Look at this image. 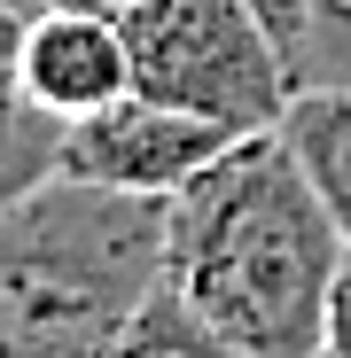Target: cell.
Listing matches in <instances>:
<instances>
[{"label":"cell","mask_w":351,"mask_h":358,"mask_svg":"<svg viewBox=\"0 0 351 358\" xmlns=\"http://www.w3.org/2000/svg\"><path fill=\"white\" fill-rule=\"evenodd\" d=\"M343 250V226L273 125L242 133L172 195L164 288L250 358H320Z\"/></svg>","instance_id":"1"},{"label":"cell","mask_w":351,"mask_h":358,"mask_svg":"<svg viewBox=\"0 0 351 358\" xmlns=\"http://www.w3.org/2000/svg\"><path fill=\"white\" fill-rule=\"evenodd\" d=\"M164 257L172 203L55 171L0 218V358H109Z\"/></svg>","instance_id":"2"},{"label":"cell","mask_w":351,"mask_h":358,"mask_svg":"<svg viewBox=\"0 0 351 358\" xmlns=\"http://www.w3.org/2000/svg\"><path fill=\"white\" fill-rule=\"evenodd\" d=\"M133 86L226 133H273L297 101V63L250 0H133Z\"/></svg>","instance_id":"3"},{"label":"cell","mask_w":351,"mask_h":358,"mask_svg":"<svg viewBox=\"0 0 351 358\" xmlns=\"http://www.w3.org/2000/svg\"><path fill=\"white\" fill-rule=\"evenodd\" d=\"M234 141H242V133H226V125H211V117L172 109V101H156V94L133 86V94H117L109 109L78 117V125L63 133V171L71 179H94V187H125V195L172 203Z\"/></svg>","instance_id":"4"},{"label":"cell","mask_w":351,"mask_h":358,"mask_svg":"<svg viewBox=\"0 0 351 358\" xmlns=\"http://www.w3.org/2000/svg\"><path fill=\"white\" fill-rule=\"evenodd\" d=\"M8 94L39 101L47 117H63V125L109 109L117 94H133L125 16H102V8H39V16L16 31Z\"/></svg>","instance_id":"5"},{"label":"cell","mask_w":351,"mask_h":358,"mask_svg":"<svg viewBox=\"0 0 351 358\" xmlns=\"http://www.w3.org/2000/svg\"><path fill=\"white\" fill-rule=\"evenodd\" d=\"M281 133H289V148H297V164L312 171L328 218L351 242V86H297Z\"/></svg>","instance_id":"6"},{"label":"cell","mask_w":351,"mask_h":358,"mask_svg":"<svg viewBox=\"0 0 351 358\" xmlns=\"http://www.w3.org/2000/svg\"><path fill=\"white\" fill-rule=\"evenodd\" d=\"M109 358H250V350H234L211 320H195L172 288H156L149 304H141V320L117 335V350Z\"/></svg>","instance_id":"7"},{"label":"cell","mask_w":351,"mask_h":358,"mask_svg":"<svg viewBox=\"0 0 351 358\" xmlns=\"http://www.w3.org/2000/svg\"><path fill=\"white\" fill-rule=\"evenodd\" d=\"M297 86H351V0H312L297 47Z\"/></svg>","instance_id":"8"},{"label":"cell","mask_w":351,"mask_h":358,"mask_svg":"<svg viewBox=\"0 0 351 358\" xmlns=\"http://www.w3.org/2000/svg\"><path fill=\"white\" fill-rule=\"evenodd\" d=\"M250 8L266 16V31L289 47V63H297V47H305V24H312V0H250Z\"/></svg>","instance_id":"9"},{"label":"cell","mask_w":351,"mask_h":358,"mask_svg":"<svg viewBox=\"0 0 351 358\" xmlns=\"http://www.w3.org/2000/svg\"><path fill=\"white\" fill-rule=\"evenodd\" d=\"M328 358H351V250H343V273L328 296Z\"/></svg>","instance_id":"10"},{"label":"cell","mask_w":351,"mask_h":358,"mask_svg":"<svg viewBox=\"0 0 351 358\" xmlns=\"http://www.w3.org/2000/svg\"><path fill=\"white\" fill-rule=\"evenodd\" d=\"M39 8H102V16H125L133 0H8V16H16V31L39 16Z\"/></svg>","instance_id":"11"},{"label":"cell","mask_w":351,"mask_h":358,"mask_svg":"<svg viewBox=\"0 0 351 358\" xmlns=\"http://www.w3.org/2000/svg\"><path fill=\"white\" fill-rule=\"evenodd\" d=\"M320 358H328V350H320Z\"/></svg>","instance_id":"12"}]
</instances>
